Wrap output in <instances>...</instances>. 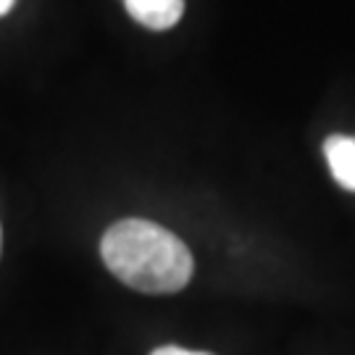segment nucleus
<instances>
[{"label": "nucleus", "instance_id": "1", "mask_svg": "<svg viewBox=\"0 0 355 355\" xmlns=\"http://www.w3.org/2000/svg\"><path fill=\"white\" fill-rule=\"evenodd\" d=\"M101 255L108 271L145 295H171L192 279V253L174 232L145 218H124L103 234Z\"/></svg>", "mask_w": 355, "mask_h": 355}, {"label": "nucleus", "instance_id": "2", "mask_svg": "<svg viewBox=\"0 0 355 355\" xmlns=\"http://www.w3.org/2000/svg\"><path fill=\"white\" fill-rule=\"evenodd\" d=\"M135 21L148 29H168L182 19L184 0H124Z\"/></svg>", "mask_w": 355, "mask_h": 355}, {"label": "nucleus", "instance_id": "4", "mask_svg": "<svg viewBox=\"0 0 355 355\" xmlns=\"http://www.w3.org/2000/svg\"><path fill=\"white\" fill-rule=\"evenodd\" d=\"M150 355H214V353H205V350H184V347H177V345H166V347L153 350Z\"/></svg>", "mask_w": 355, "mask_h": 355}, {"label": "nucleus", "instance_id": "3", "mask_svg": "<svg viewBox=\"0 0 355 355\" xmlns=\"http://www.w3.org/2000/svg\"><path fill=\"white\" fill-rule=\"evenodd\" d=\"M324 155L329 164L331 177L345 190L355 192V137L347 135H331L324 142Z\"/></svg>", "mask_w": 355, "mask_h": 355}, {"label": "nucleus", "instance_id": "5", "mask_svg": "<svg viewBox=\"0 0 355 355\" xmlns=\"http://www.w3.org/2000/svg\"><path fill=\"white\" fill-rule=\"evenodd\" d=\"M13 3H16V0H0V16H3V13H8L11 11V6Z\"/></svg>", "mask_w": 355, "mask_h": 355}]
</instances>
